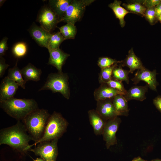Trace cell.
I'll use <instances>...</instances> for the list:
<instances>
[{
  "mask_svg": "<svg viewBox=\"0 0 161 161\" xmlns=\"http://www.w3.org/2000/svg\"><path fill=\"white\" fill-rule=\"evenodd\" d=\"M31 140L24 125L20 121L0 131V145H7L21 152L29 151V143Z\"/></svg>",
  "mask_w": 161,
  "mask_h": 161,
  "instance_id": "obj_1",
  "label": "cell"
},
{
  "mask_svg": "<svg viewBox=\"0 0 161 161\" xmlns=\"http://www.w3.org/2000/svg\"><path fill=\"white\" fill-rule=\"evenodd\" d=\"M0 106L7 114L17 121H22L30 113L39 109L34 99L14 97L0 101Z\"/></svg>",
  "mask_w": 161,
  "mask_h": 161,
  "instance_id": "obj_2",
  "label": "cell"
},
{
  "mask_svg": "<svg viewBox=\"0 0 161 161\" xmlns=\"http://www.w3.org/2000/svg\"><path fill=\"white\" fill-rule=\"evenodd\" d=\"M50 115L47 109H38L28 114L22 121L32 140L35 143L43 136Z\"/></svg>",
  "mask_w": 161,
  "mask_h": 161,
  "instance_id": "obj_3",
  "label": "cell"
},
{
  "mask_svg": "<svg viewBox=\"0 0 161 161\" xmlns=\"http://www.w3.org/2000/svg\"><path fill=\"white\" fill-rule=\"evenodd\" d=\"M68 124L61 114L54 112L48 119L43 136L37 142L30 145L29 150L32 146H35L40 143L58 140L66 131Z\"/></svg>",
  "mask_w": 161,
  "mask_h": 161,
  "instance_id": "obj_4",
  "label": "cell"
},
{
  "mask_svg": "<svg viewBox=\"0 0 161 161\" xmlns=\"http://www.w3.org/2000/svg\"><path fill=\"white\" fill-rule=\"evenodd\" d=\"M69 78L67 74L62 72L50 73L48 75L45 83L39 91L48 90L53 93L59 92L68 100L70 95Z\"/></svg>",
  "mask_w": 161,
  "mask_h": 161,
  "instance_id": "obj_5",
  "label": "cell"
},
{
  "mask_svg": "<svg viewBox=\"0 0 161 161\" xmlns=\"http://www.w3.org/2000/svg\"><path fill=\"white\" fill-rule=\"evenodd\" d=\"M94 0H72L61 21L74 24L82 18L86 7Z\"/></svg>",
  "mask_w": 161,
  "mask_h": 161,
  "instance_id": "obj_6",
  "label": "cell"
},
{
  "mask_svg": "<svg viewBox=\"0 0 161 161\" xmlns=\"http://www.w3.org/2000/svg\"><path fill=\"white\" fill-rule=\"evenodd\" d=\"M58 140L55 139L40 143L35 146L34 148H31L29 151L32 152L35 155L39 156L46 160L56 161L58 154Z\"/></svg>",
  "mask_w": 161,
  "mask_h": 161,
  "instance_id": "obj_7",
  "label": "cell"
},
{
  "mask_svg": "<svg viewBox=\"0 0 161 161\" xmlns=\"http://www.w3.org/2000/svg\"><path fill=\"white\" fill-rule=\"evenodd\" d=\"M37 21L41 27L50 32L60 22L58 16L49 5L42 8L38 16Z\"/></svg>",
  "mask_w": 161,
  "mask_h": 161,
  "instance_id": "obj_8",
  "label": "cell"
},
{
  "mask_svg": "<svg viewBox=\"0 0 161 161\" xmlns=\"http://www.w3.org/2000/svg\"><path fill=\"white\" fill-rule=\"evenodd\" d=\"M121 122L120 118L118 116L106 121L102 135L107 149L117 144L116 133Z\"/></svg>",
  "mask_w": 161,
  "mask_h": 161,
  "instance_id": "obj_9",
  "label": "cell"
},
{
  "mask_svg": "<svg viewBox=\"0 0 161 161\" xmlns=\"http://www.w3.org/2000/svg\"><path fill=\"white\" fill-rule=\"evenodd\" d=\"M157 74L156 70L151 71L144 66L141 69L137 70L134 77L131 80L135 84H137L140 81H144L151 89L157 91L156 88L158 83L156 78Z\"/></svg>",
  "mask_w": 161,
  "mask_h": 161,
  "instance_id": "obj_10",
  "label": "cell"
},
{
  "mask_svg": "<svg viewBox=\"0 0 161 161\" xmlns=\"http://www.w3.org/2000/svg\"><path fill=\"white\" fill-rule=\"evenodd\" d=\"M112 99L97 101L95 110L106 121L113 119L118 116L112 103Z\"/></svg>",
  "mask_w": 161,
  "mask_h": 161,
  "instance_id": "obj_11",
  "label": "cell"
},
{
  "mask_svg": "<svg viewBox=\"0 0 161 161\" xmlns=\"http://www.w3.org/2000/svg\"><path fill=\"white\" fill-rule=\"evenodd\" d=\"M29 31L32 38L40 46L47 49L51 32L35 24L31 26Z\"/></svg>",
  "mask_w": 161,
  "mask_h": 161,
  "instance_id": "obj_12",
  "label": "cell"
},
{
  "mask_svg": "<svg viewBox=\"0 0 161 161\" xmlns=\"http://www.w3.org/2000/svg\"><path fill=\"white\" fill-rule=\"evenodd\" d=\"M19 85L16 82L5 77L0 85V101H4L14 97L18 89Z\"/></svg>",
  "mask_w": 161,
  "mask_h": 161,
  "instance_id": "obj_13",
  "label": "cell"
},
{
  "mask_svg": "<svg viewBox=\"0 0 161 161\" xmlns=\"http://www.w3.org/2000/svg\"><path fill=\"white\" fill-rule=\"evenodd\" d=\"M49 56L47 64L55 67L58 72H62V66L70 55L65 53L59 48L49 50Z\"/></svg>",
  "mask_w": 161,
  "mask_h": 161,
  "instance_id": "obj_14",
  "label": "cell"
},
{
  "mask_svg": "<svg viewBox=\"0 0 161 161\" xmlns=\"http://www.w3.org/2000/svg\"><path fill=\"white\" fill-rule=\"evenodd\" d=\"M118 95L124 94L109 86L106 83L101 84L94 92V98L96 101L107 99H112Z\"/></svg>",
  "mask_w": 161,
  "mask_h": 161,
  "instance_id": "obj_15",
  "label": "cell"
},
{
  "mask_svg": "<svg viewBox=\"0 0 161 161\" xmlns=\"http://www.w3.org/2000/svg\"><path fill=\"white\" fill-rule=\"evenodd\" d=\"M88 114L89 121L93 128L94 134L96 135L102 134L107 121L104 120L95 109L89 110Z\"/></svg>",
  "mask_w": 161,
  "mask_h": 161,
  "instance_id": "obj_16",
  "label": "cell"
},
{
  "mask_svg": "<svg viewBox=\"0 0 161 161\" xmlns=\"http://www.w3.org/2000/svg\"><path fill=\"white\" fill-rule=\"evenodd\" d=\"M148 88L147 84L145 86H133L127 90L123 96L128 101L132 100L142 101L146 98L145 94Z\"/></svg>",
  "mask_w": 161,
  "mask_h": 161,
  "instance_id": "obj_17",
  "label": "cell"
},
{
  "mask_svg": "<svg viewBox=\"0 0 161 161\" xmlns=\"http://www.w3.org/2000/svg\"><path fill=\"white\" fill-rule=\"evenodd\" d=\"M121 64L122 66L129 67V72L131 73L135 70L141 69L144 67L140 59L135 55L132 47L129 50L126 58Z\"/></svg>",
  "mask_w": 161,
  "mask_h": 161,
  "instance_id": "obj_18",
  "label": "cell"
},
{
  "mask_svg": "<svg viewBox=\"0 0 161 161\" xmlns=\"http://www.w3.org/2000/svg\"><path fill=\"white\" fill-rule=\"evenodd\" d=\"M24 80L27 82L29 80L38 81L40 80L42 71L30 63L21 69Z\"/></svg>",
  "mask_w": 161,
  "mask_h": 161,
  "instance_id": "obj_19",
  "label": "cell"
},
{
  "mask_svg": "<svg viewBox=\"0 0 161 161\" xmlns=\"http://www.w3.org/2000/svg\"><path fill=\"white\" fill-rule=\"evenodd\" d=\"M72 0H50L49 6L59 18L60 22Z\"/></svg>",
  "mask_w": 161,
  "mask_h": 161,
  "instance_id": "obj_20",
  "label": "cell"
},
{
  "mask_svg": "<svg viewBox=\"0 0 161 161\" xmlns=\"http://www.w3.org/2000/svg\"><path fill=\"white\" fill-rule=\"evenodd\" d=\"M112 102L118 116H127L129 109L128 101L122 95H118L112 99Z\"/></svg>",
  "mask_w": 161,
  "mask_h": 161,
  "instance_id": "obj_21",
  "label": "cell"
},
{
  "mask_svg": "<svg viewBox=\"0 0 161 161\" xmlns=\"http://www.w3.org/2000/svg\"><path fill=\"white\" fill-rule=\"evenodd\" d=\"M121 3V1L115 0L113 2L109 4L108 6L113 10L116 18L119 19L121 27H123L126 24L124 19L125 16L127 14L131 13L122 7Z\"/></svg>",
  "mask_w": 161,
  "mask_h": 161,
  "instance_id": "obj_22",
  "label": "cell"
},
{
  "mask_svg": "<svg viewBox=\"0 0 161 161\" xmlns=\"http://www.w3.org/2000/svg\"><path fill=\"white\" fill-rule=\"evenodd\" d=\"M17 62L13 67L8 69L7 76L17 83L22 88L25 89L27 82L23 78L21 69L17 66Z\"/></svg>",
  "mask_w": 161,
  "mask_h": 161,
  "instance_id": "obj_23",
  "label": "cell"
},
{
  "mask_svg": "<svg viewBox=\"0 0 161 161\" xmlns=\"http://www.w3.org/2000/svg\"><path fill=\"white\" fill-rule=\"evenodd\" d=\"M130 3H123V6L128 11L131 13L140 15L144 17L146 8L142 4L137 2V0L130 1Z\"/></svg>",
  "mask_w": 161,
  "mask_h": 161,
  "instance_id": "obj_24",
  "label": "cell"
},
{
  "mask_svg": "<svg viewBox=\"0 0 161 161\" xmlns=\"http://www.w3.org/2000/svg\"><path fill=\"white\" fill-rule=\"evenodd\" d=\"M129 71L124 69L122 68L121 64L118 65L113 71L112 79L121 82L124 81L129 84Z\"/></svg>",
  "mask_w": 161,
  "mask_h": 161,
  "instance_id": "obj_25",
  "label": "cell"
},
{
  "mask_svg": "<svg viewBox=\"0 0 161 161\" xmlns=\"http://www.w3.org/2000/svg\"><path fill=\"white\" fill-rule=\"evenodd\" d=\"M58 28L65 40L74 39L75 38L77 33V28L75 24L67 23Z\"/></svg>",
  "mask_w": 161,
  "mask_h": 161,
  "instance_id": "obj_26",
  "label": "cell"
},
{
  "mask_svg": "<svg viewBox=\"0 0 161 161\" xmlns=\"http://www.w3.org/2000/svg\"><path fill=\"white\" fill-rule=\"evenodd\" d=\"M65 40L64 38L60 32L52 33L47 48L48 51L59 48L60 45Z\"/></svg>",
  "mask_w": 161,
  "mask_h": 161,
  "instance_id": "obj_27",
  "label": "cell"
},
{
  "mask_svg": "<svg viewBox=\"0 0 161 161\" xmlns=\"http://www.w3.org/2000/svg\"><path fill=\"white\" fill-rule=\"evenodd\" d=\"M118 65V64H116L111 66L101 69L98 78L100 84L106 83L112 79L113 71Z\"/></svg>",
  "mask_w": 161,
  "mask_h": 161,
  "instance_id": "obj_28",
  "label": "cell"
},
{
  "mask_svg": "<svg viewBox=\"0 0 161 161\" xmlns=\"http://www.w3.org/2000/svg\"><path fill=\"white\" fill-rule=\"evenodd\" d=\"M27 52L26 44L23 42H19L15 44L12 48V52L16 57L22 58L25 56Z\"/></svg>",
  "mask_w": 161,
  "mask_h": 161,
  "instance_id": "obj_29",
  "label": "cell"
},
{
  "mask_svg": "<svg viewBox=\"0 0 161 161\" xmlns=\"http://www.w3.org/2000/svg\"><path fill=\"white\" fill-rule=\"evenodd\" d=\"M122 62L123 60L117 61L109 57H103L99 58L97 65L101 69H102L111 66L115 64H120Z\"/></svg>",
  "mask_w": 161,
  "mask_h": 161,
  "instance_id": "obj_30",
  "label": "cell"
},
{
  "mask_svg": "<svg viewBox=\"0 0 161 161\" xmlns=\"http://www.w3.org/2000/svg\"><path fill=\"white\" fill-rule=\"evenodd\" d=\"M155 7L146 9L144 17L151 25H154L157 22V19L156 17Z\"/></svg>",
  "mask_w": 161,
  "mask_h": 161,
  "instance_id": "obj_31",
  "label": "cell"
},
{
  "mask_svg": "<svg viewBox=\"0 0 161 161\" xmlns=\"http://www.w3.org/2000/svg\"><path fill=\"white\" fill-rule=\"evenodd\" d=\"M122 82L112 79L106 83L110 87L118 90L125 95L127 90L125 89Z\"/></svg>",
  "mask_w": 161,
  "mask_h": 161,
  "instance_id": "obj_32",
  "label": "cell"
},
{
  "mask_svg": "<svg viewBox=\"0 0 161 161\" xmlns=\"http://www.w3.org/2000/svg\"><path fill=\"white\" fill-rule=\"evenodd\" d=\"M146 9L155 7L161 2V0H137Z\"/></svg>",
  "mask_w": 161,
  "mask_h": 161,
  "instance_id": "obj_33",
  "label": "cell"
},
{
  "mask_svg": "<svg viewBox=\"0 0 161 161\" xmlns=\"http://www.w3.org/2000/svg\"><path fill=\"white\" fill-rule=\"evenodd\" d=\"M8 39L7 37H4L0 41V57H2L8 49L7 44Z\"/></svg>",
  "mask_w": 161,
  "mask_h": 161,
  "instance_id": "obj_34",
  "label": "cell"
},
{
  "mask_svg": "<svg viewBox=\"0 0 161 161\" xmlns=\"http://www.w3.org/2000/svg\"><path fill=\"white\" fill-rule=\"evenodd\" d=\"M10 66V65L5 63L4 59L2 57H0V77H3L6 69Z\"/></svg>",
  "mask_w": 161,
  "mask_h": 161,
  "instance_id": "obj_35",
  "label": "cell"
},
{
  "mask_svg": "<svg viewBox=\"0 0 161 161\" xmlns=\"http://www.w3.org/2000/svg\"><path fill=\"white\" fill-rule=\"evenodd\" d=\"M153 103L157 109L161 113V96L158 95L153 100Z\"/></svg>",
  "mask_w": 161,
  "mask_h": 161,
  "instance_id": "obj_36",
  "label": "cell"
},
{
  "mask_svg": "<svg viewBox=\"0 0 161 161\" xmlns=\"http://www.w3.org/2000/svg\"><path fill=\"white\" fill-rule=\"evenodd\" d=\"M156 17L157 18L161 15V2L154 8Z\"/></svg>",
  "mask_w": 161,
  "mask_h": 161,
  "instance_id": "obj_37",
  "label": "cell"
},
{
  "mask_svg": "<svg viewBox=\"0 0 161 161\" xmlns=\"http://www.w3.org/2000/svg\"><path fill=\"white\" fill-rule=\"evenodd\" d=\"M131 161H148L144 160L140 157L134 158Z\"/></svg>",
  "mask_w": 161,
  "mask_h": 161,
  "instance_id": "obj_38",
  "label": "cell"
},
{
  "mask_svg": "<svg viewBox=\"0 0 161 161\" xmlns=\"http://www.w3.org/2000/svg\"><path fill=\"white\" fill-rule=\"evenodd\" d=\"M33 161H46V160L42 158H38L34 160Z\"/></svg>",
  "mask_w": 161,
  "mask_h": 161,
  "instance_id": "obj_39",
  "label": "cell"
},
{
  "mask_svg": "<svg viewBox=\"0 0 161 161\" xmlns=\"http://www.w3.org/2000/svg\"><path fill=\"white\" fill-rule=\"evenodd\" d=\"M6 0H0V7L1 6L2 4L4 3V2Z\"/></svg>",
  "mask_w": 161,
  "mask_h": 161,
  "instance_id": "obj_40",
  "label": "cell"
},
{
  "mask_svg": "<svg viewBox=\"0 0 161 161\" xmlns=\"http://www.w3.org/2000/svg\"><path fill=\"white\" fill-rule=\"evenodd\" d=\"M157 20L159 21L160 23H161V15H160L158 18Z\"/></svg>",
  "mask_w": 161,
  "mask_h": 161,
  "instance_id": "obj_41",
  "label": "cell"
},
{
  "mask_svg": "<svg viewBox=\"0 0 161 161\" xmlns=\"http://www.w3.org/2000/svg\"><path fill=\"white\" fill-rule=\"evenodd\" d=\"M151 161H161V159H156L154 160H152Z\"/></svg>",
  "mask_w": 161,
  "mask_h": 161,
  "instance_id": "obj_42",
  "label": "cell"
},
{
  "mask_svg": "<svg viewBox=\"0 0 161 161\" xmlns=\"http://www.w3.org/2000/svg\"><path fill=\"white\" fill-rule=\"evenodd\" d=\"M46 161H55L51 160H46Z\"/></svg>",
  "mask_w": 161,
  "mask_h": 161,
  "instance_id": "obj_43",
  "label": "cell"
}]
</instances>
